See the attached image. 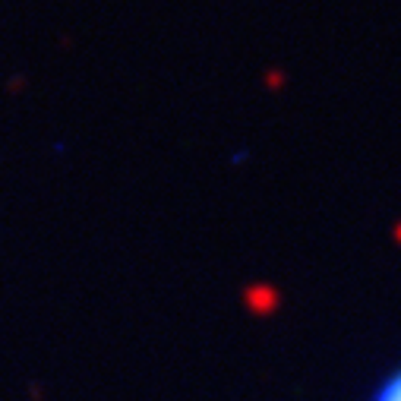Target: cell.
I'll return each mask as SVG.
<instances>
[{
	"mask_svg": "<svg viewBox=\"0 0 401 401\" xmlns=\"http://www.w3.org/2000/svg\"><path fill=\"white\" fill-rule=\"evenodd\" d=\"M373 401H401V370L395 373V376H389L383 383V389L376 392V398Z\"/></svg>",
	"mask_w": 401,
	"mask_h": 401,
	"instance_id": "cell-1",
	"label": "cell"
}]
</instances>
